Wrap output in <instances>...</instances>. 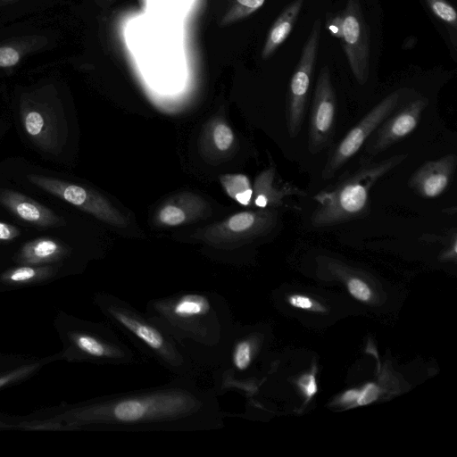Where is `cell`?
Wrapping results in <instances>:
<instances>
[{
    "label": "cell",
    "mask_w": 457,
    "mask_h": 457,
    "mask_svg": "<svg viewBox=\"0 0 457 457\" xmlns=\"http://www.w3.org/2000/svg\"><path fill=\"white\" fill-rule=\"evenodd\" d=\"M160 220L169 226H178L186 220L184 211L173 204L164 206L159 212Z\"/></svg>",
    "instance_id": "cell-23"
},
{
    "label": "cell",
    "mask_w": 457,
    "mask_h": 457,
    "mask_svg": "<svg viewBox=\"0 0 457 457\" xmlns=\"http://www.w3.org/2000/svg\"><path fill=\"white\" fill-rule=\"evenodd\" d=\"M358 395L359 391L356 389L347 390L342 395L340 403L346 405H353V403L356 404Z\"/></svg>",
    "instance_id": "cell-30"
},
{
    "label": "cell",
    "mask_w": 457,
    "mask_h": 457,
    "mask_svg": "<svg viewBox=\"0 0 457 457\" xmlns=\"http://www.w3.org/2000/svg\"><path fill=\"white\" fill-rule=\"evenodd\" d=\"M348 292L355 299L367 303L371 299L372 292L370 286L361 278L351 277L348 278L347 283Z\"/></svg>",
    "instance_id": "cell-22"
},
{
    "label": "cell",
    "mask_w": 457,
    "mask_h": 457,
    "mask_svg": "<svg viewBox=\"0 0 457 457\" xmlns=\"http://www.w3.org/2000/svg\"><path fill=\"white\" fill-rule=\"evenodd\" d=\"M237 3L245 9H247L249 12H253L259 8H261L263 4L265 3V0H237Z\"/></svg>",
    "instance_id": "cell-31"
},
{
    "label": "cell",
    "mask_w": 457,
    "mask_h": 457,
    "mask_svg": "<svg viewBox=\"0 0 457 457\" xmlns=\"http://www.w3.org/2000/svg\"><path fill=\"white\" fill-rule=\"evenodd\" d=\"M23 124L27 133L33 138H41L46 129L45 117L37 110H28L24 112Z\"/></svg>",
    "instance_id": "cell-21"
},
{
    "label": "cell",
    "mask_w": 457,
    "mask_h": 457,
    "mask_svg": "<svg viewBox=\"0 0 457 457\" xmlns=\"http://www.w3.org/2000/svg\"><path fill=\"white\" fill-rule=\"evenodd\" d=\"M402 99V91L386 96L356 123L330 152L321 177L330 179L357 154L379 125L397 108Z\"/></svg>",
    "instance_id": "cell-6"
},
{
    "label": "cell",
    "mask_w": 457,
    "mask_h": 457,
    "mask_svg": "<svg viewBox=\"0 0 457 457\" xmlns=\"http://www.w3.org/2000/svg\"><path fill=\"white\" fill-rule=\"evenodd\" d=\"M321 33V21L315 20L292 74L287 111V129L291 137L301 130L312 73L315 68Z\"/></svg>",
    "instance_id": "cell-7"
},
{
    "label": "cell",
    "mask_w": 457,
    "mask_h": 457,
    "mask_svg": "<svg viewBox=\"0 0 457 457\" xmlns=\"http://www.w3.org/2000/svg\"><path fill=\"white\" fill-rule=\"evenodd\" d=\"M432 13L447 28L455 31L457 12L447 0H425Z\"/></svg>",
    "instance_id": "cell-20"
},
{
    "label": "cell",
    "mask_w": 457,
    "mask_h": 457,
    "mask_svg": "<svg viewBox=\"0 0 457 457\" xmlns=\"http://www.w3.org/2000/svg\"><path fill=\"white\" fill-rule=\"evenodd\" d=\"M65 253V247L58 241L41 237L25 243L20 251L18 261L27 265H39L55 262Z\"/></svg>",
    "instance_id": "cell-15"
},
{
    "label": "cell",
    "mask_w": 457,
    "mask_h": 457,
    "mask_svg": "<svg viewBox=\"0 0 457 457\" xmlns=\"http://www.w3.org/2000/svg\"><path fill=\"white\" fill-rule=\"evenodd\" d=\"M379 395V388L374 383L367 384L359 391L356 404L362 406L375 402Z\"/></svg>",
    "instance_id": "cell-27"
},
{
    "label": "cell",
    "mask_w": 457,
    "mask_h": 457,
    "mask_svg": "<svg viewBox=\"0 0 457 457\" xmlns=\"http://www.w3.org/2000/svg\"><path fill=\"white\" fill-rule=\"evenodd\" d=\"M28 179L42 190L61 198L96 218L114 225H124L123 217L102 196L87 188L61 179L29 174Z\"/></svg>",
    "instance_id": "cell-10"
},
{
    "label": "cell",
    "mask_w": 457,
    "mask_h": 457,
    "mask_svg": "<svg viewBox=\"0 0 457 457\" xmlns=\"http://www.w3.org/2000/svg\"><path fill=\"white\" fill-rule=\"evenodd\" d=\"M288 303L294 308L312 311V312H323L324 309L321 305H320L317 302L313 301L312 298L303 295H291L287 298Z\"/></svg>",
    "instance_id": "cell-25"
},
{
    "label": "cell",
    "mask_w": 457,
    "mask_h": 457,
    "mask_svg": "<svg viewBox=\"0 0 457 457\" xmlns=\"http://www.w3.org/2000/svg\"><path fill=\"white\" fill-rule=\"evenodd\" d=\"M342 14V47L353 75L364 85L370 73V35L360 1L347 0Z\"/></svg>",
    "instance_id": "cell-8"
},
{
    "label": "cell",
    "mask_w": 457,
    "mask_h": 457,
    "mask_svg": "<svg viewBox=\"0 0 457 457\" xmlns=\"http://www.w3.org/2000/svg\"><path fill=\"white\" fill-rule=\"evenodd\" d=\"M234 136L231 129L223 123L216 125L213 130V140L218 149L228 150L233 143Z\"/></svg>",
    "instance_id": "cell-24"
},
{
    "label": "cell",
    "mask_w": 457,
    "mask_h": 457,
    "mask_svg": "<svg viewBox=\"0 0 457 457\" xmlns=\"http://www.w3.org/2000/svg\"><path fill=\"white\" fill-rule=\"evenodd\" d=\"M275 170L270 167L259 177L257 181L258 193L256 196L263 199L266 207L270 204L280 205L287 197L304 196L306 195L304 191L293 183L279 181L275 184Z\"/></svg>",
    "instance_id": "cell-16"
},
{
    "label": "cell",
    "mask_w": 457,
    "mask_h": 457,
    "mask_svg": "<svg viewBox=\"0 0 457 457\" xmlns=\"http://www.w3.org/2000/svg\"><path fill=\"white\" fill-rule=\"evenodd\" d=\"M145 314L168 333L197 368L214 370L226 354L235 320L217 292L182 290L151 299Z\"/></svg>",
    "instance_id": "cell-2"
},
{
    "label": "cell",
    "mask_w": 457,
    "mask_h": 457,
    "mask_svg": "<svg viewBox=\"0 0 457 457\" xmlns=\"http://www.w3.org/2000/svg\"><path fill=\"white\" fill-rule=\"evenodd\" d=\"M67 418L74 428L109 432H198L225 425L214 389L187 377L81 403Z\"/></svg>",
    "instance_id": "cell-1"
},
{
    "label": "cell",
    "mask_w": 457,
    "mask_h": 457,
    "mask_svg": "<svg viewBox=\"0 0 457 457\" xmlns=\"http://www.w3.org/2000/svg\"><path fill=\"white\" fill-rule=\"evenodd\" d=\"M456 155L446 154L425 162L410 178L408 185L423 198H436L450 186L456 169Z\"/></svg>",
    "instance_id": "cell-12"
},
{
    "label": "cell",
    "mask_w": 457,
    "mask_h": 457,
    "mask_svg": "<svg viewBox=\"0 0 457 457\" xmlns=\"http://www.w3.org/2000/svg\"><path fill=\"white\" fill-rule=\"evenodd\" d=\"M325 28L332 37L341 39L343 31L342 12H327L325 16Z\"/></svg>",
    "instance_id": "cell-26"
},
{
    "label": "cell",
    "mask_w": 457,
    "mask_h": 457,
    "mask_svg": "<svg viewBox=\"0 0 457 457\" xmlns=\"http://www.w3.org/2000/svg\"><path fill=\"white\" fill-rule=\"evenodd\" d=\"M94 303L107 322L141 353L155 361L175 377L196 378L198 368L172 337L145 313L111 293H96Z\"/></svg>",
    "instance_id": "cell-3"
},
{
    "label": "cell",
    "mask_w": 457,
    "mask_h": 457,
    "mask_svg": "<svg viewBox=\"0 0 457 457\" xmlns=\"http://www.w3.org/2000/svg\"><path fill=\"white\" fill-rule=\"evenodd\" d=\"M303 4V0L291 1L271 26L262 49V58L270 57L291 34Z\"/></svg>",
    "instance_id": "cell-14"
},
{
    "label": "cell",
    "mask_w": 457,
    "mask_h": 457,
    "mask_svg": "<svg viewBox=\"0 0 457 457\" xmlns=\"http://www.w3.org/2000/svg\"><path fill=\"white\" fill-rule=\"evenodd\" d=\"M41 44L37 37L15 39L0 45V69L17 65L21 59Z\"/></svg>",
    "instance_id": "cell-17"
},
{
    "label": "cell",
    "mask_w": 457,
    "mask_h": 457,
    "mask_svg": "<svg viewBox=\"0 0 457 457\" xmlns=\"http://www.w3.org/2000/svg\"><path fill=\"white\" fill-rule=\"evenodd\" d=\"M220 182L231 198L243 205L250 204L253 191L245 175H224L220 178Z\"/></svg>",
    "instance_id": "cell-18"
},
{
    "label": "cell",
    "mask_w": 457,
    "mask_h": 457,
    "mask_svg": "<svg viewBox=\"0 0 457 457\" xmlns=\"http://www.w3.org/2000/svg\"><path fill=\"white\" fill-rule=\"evenodd\" d=\"M52 273L51 267L21 266L5 271L1 279L8 284H29L48 278Z\"/></svg>",
    "instance_id": "cell-19"
},
{
    "label": "cell",
    "mask_w": 457,
    "mask_h": 457,
    "mask_svg": "<svg viewBox=\"0 0 457 457\" xmlns=\"http://www.w3.org/2000/svg\"><path fill=\"white\" fill-rule=\"evenodd\" d=\"M20 236L19 229L5 222L0 221V240L11 241Z\"/></svg>",
    "instance_id": "cell-29"
},
{
    "label": "cell",
    "mask_w": 457,
    "mask_h": 457,
    "mask_svg": "<svg viewBox=\"0 0 457 457\" xmlns=\"http://www.w3.org/2000/svg\"><path fill=\"white\" fill-rule=\"evenodd\" d=\"M16 1H18V0H0V6L8 4H11V3H13Z\"/></svg>",
    "instance_id": "cell-32"
},
{
    "label": "cell",
    "mask_w": 457,
    "mask_h": 457,
    "mask_svg": "<svg viewBox=\"0 0 457 457\" xmlns=\"http://www.w3.org/2000/svg\"><path fill=\"white\" fill-rule=\"evenodd\" d=\"M298 386L301 391L311 398L317 393V383L312 374H304L298 380Z\"/></svg>",
    "instance_id": "cell-28"
},
{
    "label": "cell",
    "mask_w": 457,
    "mask_h": 457,
    "mask_svg": "<svg viewBox=\"0 0 457 457\" xmlns=\"http://www.w3.org/2000/svg\"><path fill=\"white\" fill-rule=\"evenodd\" d=\"M336 115L337 96L329 68L324 65L317 79L311 108L308 147L312 154L324 150L332 141Z\"/></svg>",
    "instance_id": "cell-9"
},
{
    "label": "cell",
    "mask_w": 457,
    "mask_h": 457,
    "mask_svg": "<svg viewBox=\"0 0 457 457\" xmlns=\"http://www.w3.org/2000/svg\"><path fill=\"white\" fill-rule=\"evenodd\" d=\"M0 204L19 219L39 227H59L65 221L52 210L19 192L0 188Z\"/></svg>",
    "instance_id": "cell-13"
},
{
    "label": "cell",
    "mask_w": 457,
    "mask_h": 457,
    "mask_svg": "<svg viewBox=\"0 0 457 457\" xmlns=\"http://www.w3.org/2000/svg\"><path fill=\"white\" fill-rule=\"evenodd\" d=\"M428 102L420 97L394 111L366 141L364 154L372 158L404 139L417 127Z\"/></svg>",
    "instance_id": "cell-11"
},
{
    "label": "cell",
    "mask_w": 457,
    "mask_h": 457,
    "mask_svg": "<svg viewBox=\"0 0 457 457\" xmlns=\"http://www.w3.org/2000/svg\"><path fill=\"white\" fill-rule=\"evenodd\" d=\"M71 360L100 365H132L136 354L110 323L72 319L65 333Z\"/></svg>",
    "instance_id": "cell-5"
},
{
    "label": "cell",
    "mask_w": 457,
    "mask_h": 457,
    "mask_svg": "<svg viewBox=\"0 0 457 457\" xmlns=\"http://www.w3.org/2000/svg\"><path fill=\"white\" fill-rule=\"evenodd\" d=\"M406 158L405 154L379 161L364 157L356 169L313 197L317 205L311 215L312 225L326 228L364 217L373 186Z\"/></svg>",
    "instance_id": "cell-4"
}]
</instances>
